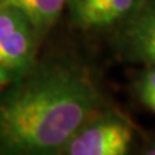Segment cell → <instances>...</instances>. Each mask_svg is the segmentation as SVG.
<instances>
[{"instance_id": "obj_1", "label": "cell", "mask_w": 155, "mask_h": 155, "mask_svg": "<svg viewBox=\"0 0 155 155\" xmlns=\"http://www.w3.org/2000/svg\"><path fill=\"white\" fill-rule=\"evenodd\" d=\"M100 104L98 91L83 71L39 67L0 94V153H54Z\"/></svg>"}, {"instance_id": "obj_2", "label": "cell", "mask_w": 155, "mask_h": 155, "mask_svg": "<svg viewBox=\"0 0 155 155\" xmlns=\"http://www.w3.org/2000/svg\"><path fill=\"white\" fill-rule=\"evenodd\" d=\"M133 143V128L122 116L107 114L87 122L67 141L70 155H125Z\"/></svg>"}, {"instance_id": "obj_3", "label": "cell", "mask_w": 155, "mask_h": 155, "mask_svg": "<svg viewBox=\"0 0 155 155\" xmlns=\"http://www.w3.org/2000/svg\"><path fill=\"white\" fill-rule=\"evenodd\" d=\"M118 40L127 60L145 66L155 65V0H143L119 26Z\"/></svg>"}, {"instance_id": "obj_4", "label": "cell", "mask_w": 155, "mask_h": 155, "mask_svg": "<svg viewBox=\"0 0 155 155\" xmlns=\"http://www.w3.org/2000/svg\"><path fill=\"white\" fill-rule=\"evenodd\" d=\"M32 25L21 11L0 7V69L25 66L32 54Z\"/></svg>"}, {"instance_id": "obj_5", "label": "cell", "mask_w": 155, "mask_h": 155, "mask_svg": "<svg viewBox=\"0 0 155 155\" xmlns=\"http://www.w3.org/2000/svg\"><path fill=\"white\" fill-rule=\"evenodd\" d=\"M143 0H72L76 22L87 28L120 26Z\"/></svg>"}, {"instance_id": "obj_6", "label": "cell", "mask_w": 155, "mask_h": 155, "mask_svg": "<svg viewBox=\"0 0 155 155\" xmlns=\"http://www.w3.org/2000/svg\"><path fill=\"white\" fill-rule=\"evenodd\" d=\"M64 4L65 0H0V7H12L21 11L39 31L56 22Z\"/></svg>"}, {"instance_id": "obj_7", "label": "cell", "mask_w": 155, "mask_h": 155, "mask_svg": "<svg viewBox=\"0 0 155 155\" xmlns=\"http://www.w3.org/2000/svg\"><path fill=\"white\" fill-rule=\"evenodd\" d=\"M134 81V94L146 110L155 114V65L145 66Z\"/></svg>"}, {"instance_id": "obj_8", "label": "cell", "mask_w": 155, "mask_h": 155, "mask_svg": "<svg viewBox=\"0 0 155 155\" xmlns=\"http://www.w3.org/2000/svg\"><path fill=\"white\" fill-rule=\"evenodd\" d=\"M143 154L146 155H155V140H151L143 149Z\"/></svg>"}]
</instances>
